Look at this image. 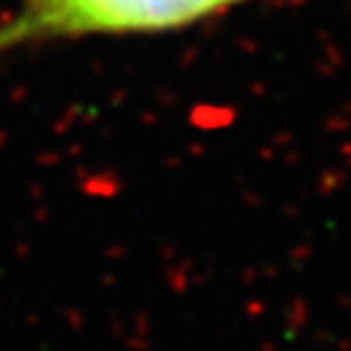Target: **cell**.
I'll return each mask as SVG.
<instances>
[{"label":"cell","mask_w":351,"mask_h":351,"mask_svg":"<svg viewBox=\"0 0 351 351\" xmlns=\"http://www.w3.org/2000/svg\"><path fill=\"white\" fill-rule=\"evenodd\" d=\"M247 0H19L0 19V58L45 42L177 32Z\"/></svg>","instance_id":"6da1fadb"}]
</instances>
